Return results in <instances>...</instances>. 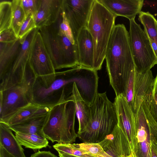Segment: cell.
Returning a JSON list of instances; mask_svg holds the SVG:
<instances>
[{"instance_id":"d6986e66","label":"cell","mask_w":157,"mask_h":157,"mask_svg":"<svg viewBox=\"0 0 157 157\" xmlns=\"http://www.w3.org/2000/svg\"><path fill=\"white\" fill-rule=\"evenodd\" d=\"M21 40L0 43V80L8 73L20 52Z\"/></svg>"},{"instance_id":"30bf717a","label":"cell","mask_w":157,"mask_h":157,"mask_svg":"<svg viewBox=\"0 0 157 157\" xmlns=\"http://www.w3.org/2000/svg\"><path fill=\"white\" fill-rule=\"evenodd\" d=\"M154 80L151 70L140 73L135 69L132 72L125 97L134 114L137 112L146 97L153 92Z\"/></svg>"},{"instance_id":"cb8c5ba5","label":"cell","mask_w":157,"mask_h":157,"mask_svg":"<svg viewBox=\"0 0 157 157\" xmlns=\"http://www.w3.org/2000/svg\"><path fill=\"white\" fill-rule=\"evenodd\" d=\"M138 20L146 33L157 59V20L149 12L141 11Z\"/></svg>"},{"instance_id":"277c9868","label":"cell","mask_w":157,"mask_h":157,"mask_svg":"<svg viewBox=\"0 0 157 157\" xmlns=\"http://www.w3.org/2000/svg\"><path fill=\"white\" fill-rule=\"evenodd\" d=\"M62 19V12L55 23L38 28L55 70L72 68L78 63L77 43L73 44L60 30Z\"/></svg>"},{"instance_id":"7c38bea8","label":"cell","mask_w":157,"mask_h":157,"mask_svg":"<svg viewBox=\"0 0 157 157\" xmlns=\"http://www.w3.org/2000/svg\"><path fill=\"white\" fill-rule=\"evenodd\" d=\"M28 62L36 76L48 75L56 72L38 30L33 43Z\"/></svg>"},{"instance_id":"603a6c76","label":"cell","mask_w":157,"mask_h":157,"mask_svg":"<svg viewBox=\"0 0 157 157\" xmlns=\"http://www.w3.org/2000/svg\"><path fill=\"white\" fill-rule=\"evenodd\" d=\"M49 112L29 118L9 126V127L15 133L35 134L45 136L43 132V129L48 119Z\"/></svg>"},{"instance_id":"e575fe53","label":"cell","mask_w":157,"mask_h":157,"mask_svg":"<svg viewBox=\"0 0 157 157\" xmlns=\"http://www.w3.org/2000/svg\"><path fill=\"white\" fill-rule=\"evenodd\" d=\"M30 157H57L50 151H40L31 155Z\"/></svg>"},{"instance_id":"4316f807","label":"cell","mask_w":157,"mask_h":157,"mask_svg":"<svg viewBox=\"0 0 157 157\" xmlns=\"http://www.w3.org/2000/svg\"><path fill=\"white\" fill-rule=\"evenodd\" d=\"M11 2L13 10L11 27L18 37L21 27L26 17L21 4V0H13Z\"/></svg>"},{"instance_id":"44dd1931","label":"cell","mask_w":157,"mask_h":157,"mask_svg":"<svg viewBox=\"0 0 157 157\" xmlns=\"http://www.w3.org/2000/svg\"><path fill=\"white\" fill-rule=\"evenodd\" d=\"M68 98L75 105L76 114L79 124L77 133L78 134L84 130L90 120V106L82 98L75 82L73 84L71 94Z\"/></svg>"},{"instance_id":"d590c367","label":"cell","mask_w":157,"mask_h":157,"mask_svg":"<svg viewBox=\"0 0 157 157\" xmlns=\"http://www.w3.org/2000/svg\"><path fill=\"white\" fill-rule=\"evenodd\" d=\"M151 157H157V142L151 136Z\"/></svg>"},{"instance_id":"1f68e13d","label":"cell","mask_w":157,"mask_h":157,"mask_svg":"<svg viewBox=\"0 0 157 157\" xmlns=\"http://www.w3.org/2000/svg\"><path fill=\"white\" fill-rule=\"evenodd\" d=\"M152 117L157 124V96L153 91L149 94L144 101Z\"/></svg>"},{"instance_id":"8992f818","label":"cell","mask_w":157,"mask_h":157,"mask_svg":"<svg viewBox=\"0 0 157 157\" xmlns=\"http://www.w3.org/2000/svg\"><path fill=\"white\" fill-rule=\"evenodd\" d=\"M76 115L75 103L68 97L54 106L49 112L43 129L45 137L53 143L75 142L78 137L75 128Z\"/></svg>"},{"instance_id":"e0dca14e","label":"cell","mask_w":157,"mask_h":157,"mask_svg":"<svg viewBox=\"0 0 157 157\" xmlns=\"http://www.w3.org/2000/svg\"><path fill=\"white\" fill-rule=\"evenodd\" d=\"M62 0H40L38 10L34 17L36 27L50 25L59 18L62 12Z\"/></svg>"},{"instance_id":"6da1fadb","label":"cell","mask_w":157,"mask_h":157,"mask_svg":"<svg viewBox=\"0 0 157 157\" xmlns=\"http://www.w3.org/2000/svg\"><path fill=\"white\" fill-rule=\"evenodd\" d=\"M91 70L78 65L66 71L36 76L31 85L32 103L53 107L66 100L70 87L75 82L80 94L85 96L92 90L95 84Z\"/></svg>"},{"instance_id":"ac0fdd59","label":"cell","mask_w":157,"mask_h":157,"mask_svg":"<svg viewBox=\"0 0 157 157\" xmlns=\"http://www.w3.org/2000/svg\"><path fill=\"white\" fill-rule=\"evenodd\" d=\"M78 65L93 69L94 45L91 35L87 28L82 29L76 40Z\"/></svg>"},{"instance_id":"f546056e","label":"cell","mask_w":157,"mask_h":157,"mask_svg":"<svg viewBox=\"0 0 157 157\" xmlns=\"http://www.w3.org/2000/svg\"><path fill=\"white\" fill-rule=\"evenodd\" d=\"M21 2L26 18L34 17L39 9L40 0H21Z\"/></svg>"},{"instance_id":"9a60e30c","label":"cell","mask_w":157,"mask_h":157,"mask_svg":"<svg viewBox=\"0 0 157 157\" xmlns=\"http://www.w3.org/2000/svg\"><path fill=\"white\" fill-rule=\"evenodd\" d=\"M99 143L104 151L112 157H127L132 152L127 136L118 125Z\"/></svg>"},{"instance_id":"9c48e42d","label":"cell","mask_w":157,"mask_h":157,"mask_svg":"<svg viewBox=\"0 0 157 157\" xmlns=\"http://www.w3.org/2000/svg\"><path fill=\"white\" fill-rule=\"evenodd\" d=\"M32 82L22 83L0 91V122L19 109L32 103Z\"/></svg>"},{"instance_id":"d4e9b609","label":"cell","mask_w":157,"mask_h":157,"mask_svg":"<svg viewBox=\"0 0 157 157\" xmlns=\"http://www.w3.org/2000/svg\"><path fill=\"white\" fill-rule=\"evenodd\" d=\"M15 137L21 145L33 150L40 149L48 146L45 136L35 134L15 133Z\"/></svg>"},{"instance_id":"484cf974","label":"cell","mask_w":157,"mask_h":157,"mask_svg":"<svg viewBox=\"0 0 157 157\" xmlns=\"http://www.w3.org/2000/svg\"><path fill=\"white\" fill-rule=\"evenodd\" d=\"M13 10L12 2L4 1L0 3V33L12 26Z\"/></svg>"},{"instance_id":"52a82bcc","label":"cell","mask_w":157,"mask_h":157,"mask_svg":"<svg viewBox=\"0 0 157 157\" xmlns=\"http://www.w3.org/2000/svg\"><path fill=\"white\" fill-rule=\"evenodd\" d=\"M38 28L33 29L21 39L20 52L10 70L0 80V91H3L17 84L33 82L36 76L29 63L31 49Z\"/></svg>"},{"instance_id":"ab89813d","label":"cell","mask_w":157,"mask_h":157,"mask_svg":"<svg viewBox=\"0 0 157 157\" xmlns=\"http://www.w3.org/2000/svg\"><path fill=\"white\" fill-rule=\"evenodd\" d=\"M132 157H137L133 152H132Z\"/></svg>"},{"instance_id":"5b68a950","label":"cell","mask_w":157,"mask_h":157,"mask_svg":"<svg viewBox=\"0 0 157 157\" xmlns=\"http://www.w3.org/2000/svg\"><path fill=\"white\" fill-rule=\"evenodd\" d=\"M116 18L98 0H94L86 26L94 43V70L101 68Z\"/></svg>"},{"instance_id":"836d02e7","label":"cell","mask_w":157,"mask_h":157,"mask_svg":"<svg viewBox=\"0 0 157 157\" xmlns=\"http://www.w3.org/2000/svg\"><path fill=\"white\" fill-rule=\"evenodd\" d=\"M18 38L11 27L0 33V42L11 43Z\"/></svg>"},{"instance_id":"f1b7e54d","label":"cell","mask_w":157,"mask_h":157,"mask_svg":"<svg viewBox=\"0 0 157 157\" xmlns=\"http://www.w3.org/2000/svg\"><path fill=\"white\" fill-rule=\"evenodd\" d=\"M77 147L95 157H112L104 150L99 143L74 144Z\"/></svg>"},{"instance_id":"4fadbf2b","label":"cell","mask_w":157,"mask_h":157,"mask_svg":"<svg viewBox=\"0 0 157 157\" xmlns=\"http://www.w3.org/2000/svg\"><path fill=\"white\" fill-rule=\"evenodd\" d=\"M118 126L123 131L133 152L136 136L134 115L125 98L122 94L116 96L113 103Z\"/></svg>"},{"instance_id":"3957f363","label":"cell","mask_w":157,"mask_h":157,"mask_svg":"<svg viewBox=\"0 0 157 157\" xmlns=\"http://www.w3.org/2000/svg\"><path fill=\"white\" fill-rule=\"evenodd\" d=\"M90 106V120L78 134L83 143H99L110 134L117 125V119L113 103L106 92L98 93Z\"/></svg>"},{"instance_id":"d6a6232c","label":"cell","mask_w":157,"mask_h":157,"mask_svg":"<svg viewBox=\"0 0 157 157\" xmlns=\"http://www.w3.org/2000/svg\"><path fill=\"white\" fill-rule=\"evenodd\" d=\"M63 19L60 25L61 32L70 40L73 44L75 43L69 25L67 20L63 11L62 10Z\"/></svg>"},{"instance_id":"74e56055","label":"cell","mask_w":157,"mask_h":157,"mask_svg":"<svg viewBox=\"0 0 157 157\" xmlns=\"http://www.w3.org/2000/svg\"><path fill=\"white\" fill-rule=\"evenodd\" d=\"M59 157H80L64 153H58Z\"/></svg>"},{"instance_id":"8fae6325","label":"cell","mask_w":157,"mask_h":157,"mask_svg":"<svg viewBox=\"0 0 157 157\" xmlns=\"http://www.w3.org/2000/svg\"><path fill=\"white\" fill-rule=\"evenodd\" d=\"M94 0H62V9L71 29L74 40L81 30L86 28Z\"/></svg>"},{"instance_id":"ffe728a7","label":"cell","mask_w":157,"mask_h":157,"mask_svg":"<svg viewBox=\"0 0 157 157\" xmlns=\"http://www.w3.org/2000/svg\"><path fill=\"white\" fill-rule=\"evenodd\" d=\"M52 107L31 103L19 109L1 122L9 126L32 117L47 114Z\"/></svg>"},{"instance_id":"5bb4252c","label":"cell","mask_w":157,"mask_h":157,"mask_svg":"<svg viewBox=\"0 0 157 157\" xmlns=\"http://www.w3.org/2000/svg\"><path fill=\"white\" fill-rule=\"evenodd\" d=\"M134 115L136 136L132 152L137 157H151V135L141 106Z\"/></svg>"},{"instance_id":"7a4b0ae2","label":"cell","mask_w":157,"mask_h":157,"mask_svg":"<svg viewBox=\"0 0 157 157\" xmlns=\"http://www.w3.org/2000/svg\"><path fill=\"white\" fill-rule=\"evenodd\" d=\"M105 59L110 83L116 96L122 94L125 97L130 77L135 67L129 33L123 24L114 27Z\"/></svg>"},{"instance_id":"7402d4cb","label":"cell","mask_w":157,"mask_h":157,"mask_svg":"<svg viewBox=\"0 0 157 157\" xmlns=\"http://www.w3.org/2000/svg\"><path fill=\"white\" fill-rule=\"evenodd\" d=\"M6 123L0 122V145L15 157H26L21 145Z\"/></svg>"},{"instance_id":"2e32d148","label":"cell","mask_w":157,"mask_h":157,"mask_svg":"<svg viewBox=\"0 0 157 157\" xmlns=\"http://www.w3.org/2000/svg\"><path fill=\"white\" fill-rule=\"evenodd\" d=\"M116 17H124L129 20L135 19L139 14L143 6V0H98Z\"/></svg>"},{"instance_id":"ba28073f","label":"cell","mask_w":157,"mask_h":157,"mask_svg":"<svg viewBox=\"0 0 157 157\" xmlns=\"http://www.w3.org/2000/svg\"><path fill=\"white\" fill-rule=\"evenodd\" d=\"M129 22V39L135 69L145 72L157 64V59L144 30L135 19Z\"/></svg>"},{"instance_id":"83f0119b","label":"cell","mask_w":157,"mask_h":157,"mask_svg":"<svg viewBox=\"0 0 157 157\" xmlns=\"http://www.w3.org/2000/svg\"><path fill=\"white\" fill-rule=\"evenodd\" d=\"M58 153H64L80 157H95L76 147L74 144L57 143L53 146Z\"/></svg>"},{"instance_id":"8d00e7d4","label":"cell","mask_w":157,"mask_h":157,"mask_svg":"<svg viewBox=\"0 0 157 157\" xmlns=\"http://www.w3.org/2000/svg\"><path fill=\"white\" fill-rule=\"evenodd\" d=\"M0 157H15L8 153L3 146L0 145Z\"/></svg>"},{"instance_id":"f35d334b","label":"cell","mask_w":157,"mask_h":157,"mask_svg":"<svg viewBox=\"0 0 157 157\" xmlns=\"http://www.w3.org/2000/svg\"><path fill=\"white\" fill-rule=\"evenodd\" d=\"M153 93L157 96V75L155 78L154 83V85Z\"/></svg>"},{"instance_id":"60d3db41","label":"cell","mask_w":157,"mask_h":157,"mask_svg":"<svg viewBox=\"0 0 157 157\" xmlns=\"http://www.w3.org/2000/svg\"><path fill=\"white\" fill-rule=\"evenodd\" d=\"M127 157H132V153L130 155H129V156H127Z\"/></svg>"},{"instance_id":"4dcf8cb0","label":"cell","mask_w":157,"mask_h":157,"mask_svg":"<svg viewBox=\"0 0 157 157\" xmlns=\"http://www.w3.org/2000/svg\"><path fill=\"white\" fill-rule=\"evenodd\" d=\"M34 17L30 16L26 18L20 29L18 37L22 39L33 29L36 28Z\"/></svg>"}]
</instances>
